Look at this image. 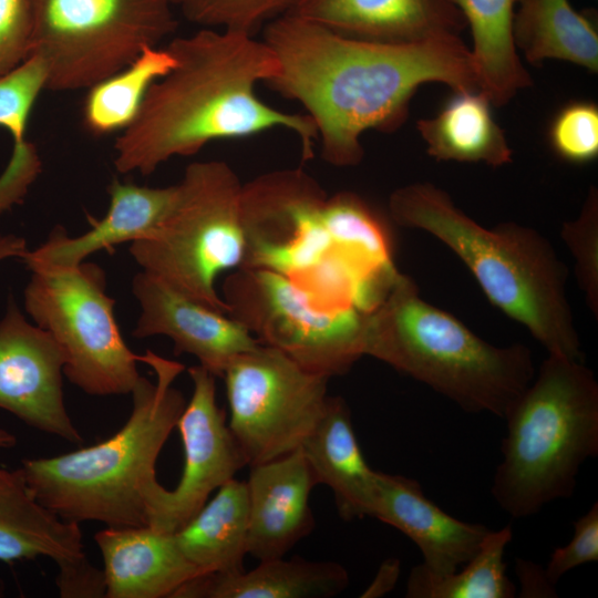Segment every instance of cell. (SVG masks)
Returning <instances> with one entry per match:
<instances>
[{"mask_svg":"<svg viewBox=\"0 0 598 598\" xmlns=\"http://www.w3.org/2000/svg\"><path fill=\"white\" fill-rule=\"evenodd\" d=\"M173 1H174L175 6L176 4L178 6V3L181 2V0H173Z\"/></svg>","mask_w":598,"mask_h":598,"instance_id":"7bdbcfd3","label":"cell"},{"mask_svg":"<svg viewBox=\"0 0 598 598\" xmlns=\"http://www.w3.org/2000/svg\"><path fill=\"white\" fill-rule=\"evenodd\" d=\"M2 592H3V584H2V581L0 580V596L2 595Z\"/></svg>","mask_w":598,"mask_h":598,"instance_id":"b9f144b4","label":"cell"},{"mask_svg":"<svg viewBox=\"0 0 598 598\" xmlns=\"http://www.w3.org/2000/svg\"><path fill=\"white\" fill-rule=\"evenodd\" d=\"M470 27L478 90L493 105H504L533 84L514 44L516 0H452Z\"/></svg>","mask_w":598,"mask_h":598,"instance_id":"4316f807","label":"cell"},{"mask_svg":"<svg viewBox=\"0 0 598 598\" xmlns=\"http://www.w3.org/2000/svg\"><path fill=\"white\" fill-rule=\"evenodd\" d=\"M85 554L79 524L43 506L21 467L0 466V560L48 557L55 564Z\"/></svg>","mask_w":598,"mask_h":598,"instance_id":"603a6c76","label":"cell"},{"mask_svg":"<svg viewBox=\"0 0 598 598\" xmlns=\"http://www.w3.org/2000/svg\"><path fill=\"white\" fill-rule=\"evenodd\" d=\"M301 450L318 485L324 484L332 491L340 516L346 520L368 516L378 471L363 456L351 412L342 398L329 396Z\"/></svg>","mask_w":598,"mask_h":598,"instance_id":"44dd1931","label":"cell"},{"mask_svg":"<svg viewBox=\"0 0 598 598\" xmlns=\"http://www.w3.org/2000/svg\"><path fill=\"white\" fill-rule=\"evenodd\" d=\"M24 309L34 323L61 347L63 374L91 395L131 393L140 373L114 316L115 300L106 293L104 270L92 262L73 267L29 269Z\"/></svg>","mask_w":598,"mask_h":598,"instance_id":"9c48e42d","label":"cell"},{"mask_svg":"<svg viewBox=\"0 0 598 598\" xmlns=\"http://www.w3.org/2000/svg\"><path fill=\"white\" fill-rule=\"evenodd\" d=\"M246 485L247 554L259 561L285 557L315 527L309 498L318 483L301 447L250 465Z\"/></svg>","mask_w":598,"mask_h":598,"instance_id":"e0dca14e","label":"cell"},{"mask_svg":"<svg viewBox=\"0 0 598 598\" xmlns=\"http://www.w3.org/2000/svg\"><path fill=\"white\" fill-rule=\"evenodd\" d=\"M368 516L403 533L420 549L431 573L456 571L478 550L488 533L483 524L460 520L423 493L416 480L377 472Z\"/></svg>","mask_w":598,"mask_h":598,"instance_id":"2e32d148","label":"cell"},{"mask_svg":"<svg viewBox=\"0 0 598 598\" xmlns=\"http://www.w3.org/2000/svg\"><path fill=\"white\" fill-rule=\"evenodd\" d=\"M64 353L55 339L30 323L10 299L0 320V409L43 433L80 444L64 403Z\"/></svg>","mask_w":598,"mask_h":598,"instance_id":"5bb4252c","label":"cell"},{"mask_svg":"<svg viewBox=\"0 0 598 598\" xmlns=\"http://www.w3.org/2000/svg\"><path fill=\"white\" fill-rule=\"evenodd\" d=\"M513 538L511 526L488 530L477 553L461 570L439 575L422 564L411 569L406 581L408 598H513L514 584L506 574L504 560Z\"/></svg>","mask_w":598,"mask_h":598,"instance_id":"f1b7e54d","label":"cell"},{"mask_svg":"<svg viewBox=\"0 0 598 598\" xmlns=\"http://www.w3.org/2000/svg\"><path fill=\"white\" fill-rule=\"evenodd\" d=\"M55 585L62 598H102L106 586L103 569L94 567L85 554L56 564Z\"/></svg>","mask_w":598,"mask_h":598,"instance_id":"74e56055","label":"cell"},{"mask_svg":"<svg viewBox=\"0 0 598 598\" xmlns=\"http://www.w3.org/2000/svg\"><path fill=\"white\" fill-rule=\"evenodd\" d=\"M348 584L346 568L336 561L280 557L261 560L249 571L199 575L173 598H330Z\"/></svg>","mask_w":598,"mask_h":598,"instance_id":"7402d4cb","label":"cell"},{"mask_svg":"<svg viewBox=\"0 0 598 598\" xmlns=\"http://www.w3.org/2000/svg\"><path fill=\"white\" fill-rule=\"evenodd\" d=\"M31 21L28 0H0V75L30 55Z\"/></svg>","mask_w":598,"mask_h":598,"instance_id":"8d00e7d4","label":"cell"},{"mask_svg":"<svg viewBox=\"0 0 598 598\" xmlns=\"http://www.w3.org/2000/svg\"><path fill=\"white\" fill-rule=\"evenodd\" d=\"M140 361L152 368L155 381L140 377L131 392L132 412L115 434L69 453L21 463L37 499L66 522L146 525L144 493L157 482V457L186 405L174 386L185 367L151 350Z\"/></svg>","mask_w":598,"mask_h":598,"instance_id":"277c9868","label":"cell"},{"mask_svg":"<svg viewBox=\"0 0 598 598\" xmlns=\"http://www.w3.org/2000/svg\"><path fill=\"white\" fill-rule=\"evenodd\" d=\"M166 48L175 66L148 90L138 114L114 143L117 172L148 176L176 156H190L218 140L286 128L312 156L317 127L308 114L271 107L256 94L279 70L274 50L252 34L203 28Z\"/></svg>","mask_w":598,"mask_h":598,"instance_id":"7a4b0ae2","label":"cell"},{"mask_svg":"<svg viewBox=\"0 0 598 598\" xmlns=\"http://www.w3.org/2000/svg\"><path fill=\"white\" fill-rule=\"evenodd\" d=\"M288 13L344 37L381 42L457 38L466 28L452 0H296Z\"/></svg>","mask_w":598,"mask_h":598,"instance_id":"ac0fdd59","label":"cell"},{"mask_svg":"<svg viewBox=\"0 0 598 598\" xmlns=\"http://www.w3.org/2000/svg\"><path fill=\"white\" fill-rule=\"evenodd\" d=\"M363 353L404 373L471 413L505 419L536 373L522 343L494 346L452 313L424 300L399 272L363 317Z\"/></svg>","mask_w":598,"mask_h":598,"instance_id":"5b68a950","label":"cell"},{"mask_svg":"<svg viewBox=\"0 0 598 598\" xmlns=\"http://www.w3.org/2000/svg\"><path fill=\"white\" fill-rule=\"evenodd\" d=\"M249 502L246 482L235 477L176 533L184 556L203 574L244 570L247 555Z\"/></svg>","mask_w":598,"mask_h":598,"instance_id":"d4e9b609","label":"cell"},{"mask_svg":"<svg viewBox=\"0 0 598 598\" xmlns=\"http://www.w3.org/2000/svg\"><path fill=\"white\" fill-rule=\"evenodd\" d=\"M400 561L396 558L385 559L378 569L372 582L362 592V598L382 597L393 590L400 576Z\"/></svg>","mask_w":598,"mask_h":598,"instance_id":"ab89813d","label":"cell"},{"mask_svg":"<svg viewBox=\"0 0 598 598\" xmlns=\"http://www.w3.org/2000/svg\"><path fill=\"white\" fill-rule=\"evenodd\" d=\"M175 185L167 187L140 186L113 179L107 187L110 206L102 219H90L91 229L70 237L56 227L48 240L21 258L28 269L40 266L73 267L100 250L135 241L150 233L171 206Z\"/></svg>","mask_w":598,"mask_h":598,"instance_id":"ffe728a7","label":"cell"},{"mask_svg":"<svg viewBox=\"0 0 598 598\" xmlns=\"http://www.w3.org/2000/svg\"><path fill=\"white\" fill-rule=\"evenodd\" d=\"M389 214L399 226L427 233L453 251L486 298L548 354L584 361L567 296L568 268L540 233L514 221L484 227L427 182L393 190Z\"/></svg>","mask_w":598,"mask_h":598,"instance_id":"3957f363","label":"cell"},{"mask_svg":"<svg viewBox=\"0 0 598 598\" xmlns=\"http://www.w3.org/2000/svg\"><path fill=\"white\" fill-rule=\"evenodd\" d=\"M193 394L176 427L184 447V467L174 489L155 482L144 494L146 525L176 533L209 499L210 494L247 465L216 402L215 375L202 365L188 369Z\"/></svg>","mask_w":598,"mask_h":598,"instance_id":"4fadbf2b","label":"cell"},{"mask_svg":"<svg viewBox=\"0 0 598 598\" xmlns=\"http://www.w3.org/2000/svg\"><path fill=\"white\" fill-rule=\"evenodd\" d=\"M171 206L130 254L143 271L186 297L228 315L215 288L217 276L240 268L246 237L243 183L223 161L190 163L175 184Z\"/></svg>","mask_w":598,"mask_h":598,"instance_id":"52a82bcc","label":"cell"},{"mask_svg":"<svg viewBox=\"0 0 598 598\" xmlns=\"http://www.w3.org/2000/svg\"><path fill=\"white\" fill-rule=\"evenodd\" d=\"M555 154L573 164H586L598 156V106L577 100L564 105L548 127Z\"/></svg>","mask_w":598,"mask_h":598,"instance_id":"d6a6232c","label":"cell"},{"mask_svg":"<svg viewBox=\"0 0 598 598\" xmlns=\"http://www.w3.org/2000/svg\"><path fill=\"white\" fill-rule=\"evenodd\" d=\"M492 495L514 518L573 495L598 454V382L584 361L548 354L507 412Z\"/></svg>","mask_w":598,"mask_h":598,"instance_id":"8992f818","label":"cell"},{"mask_svg":"<svg viewBox=\"0 0 598 598\" xmlns=\"http://www.w3.org/2000/svg\"><path fill=\"white\" fill-rule=\"evenodd\" d=\"M17 439L10 431L0 427V450L14 446Z\"/></svg>","mask_w":598,"mask_h":598,"instance_id":"60d3db41","label":"cell"},{"mask_svg":"<svg viewBox=\"0 0 598 598\" xmlns=\"http://www.w3.org/2000/svg\"><path fill=\"white\" fill-rule=\"evenodd\" d=\"M176 64L165 48L147 47L124 69L89 87L83 123L94 135L126 128L136 117L150 87Z\"/></svg>","mask_w":598,"mask_h":598,"instance_id":"83f0119b","label":"cell"},{"mask_svg":"<svg viewBox=\"0 0 598 598\" xmlns=\"http://www.w3.org/2000/svg\"><path fill=\"white\" fill-rule=\"evenodd\" d=\"M262 40L279 62L266 84L306 109L322 158L338 167L361 163L364 132L399 128L423 84L443 83L453 92L478 90L471 50L461 37L371 41L286 13L266 24Z\"/></svg>","mask_w":598,"mask_h":598,"instance_id":"6da1fadb","label":"cell"},{"mask_svg":"<svg viewBox=\"0 0 598 598\" xmlns=\"http://www.w3.org/2000/svg\"><path fill=\"white\" fill-rule=\"evenodd\" d=\"M328 195L302 168L261 174L241 189L246 251L240 268H262L292 281L336 254L321 210Z\"/></svg>","mask_w":598,"mask_h":598,"instance_id":"7c38bea8","label":"cell"},{"mask_svg":"<svg viewBox=\"0 0 598 598\" xmlns=\"http://www.w3.org/2000/svg\"><path fill=\"white\" fill-rule=\"evenodd\" d=\"M492 105L480 90L454 92L436 115L416 123L427 154L436 161L509 164L513 152Z\"/></svg>","mask_w":598,"mask_h":598,"instance_id":"cb8c5ba5","label":"cell"},{"mask_svg":"<svg viewBox=\"0 0 598 598\" xmlns=\"http://www.w3.org/2000/svg\"><path fill=\"white\" fill-rule=\"evenodd\" d=\"M223 295L231 318L309 371L344 374L364 355L365 312L319 306L279 272L238 268L225 279Z\"/></svg>","mask_w":598,"mask_h":598,"instance_id":"30bf717a","label":"cell"},{"mask_svg":"<svg viewBox=\"0 0 598 598\" xmlns=\"http://www.w3.org/2000/svg\"><path fill=\"white\" fill-rule=\"evenodd\" d=\"M512 33L529 63L561 60L598 71L594 14L575 10L569 0H516Z\"/></svg>","mask_w":598,"mask_h":598,"instance_id":"484cf974","label":"cell"},{"mask_svg":"<svg viewBox=\"0 0 598 598\" xmlns=\"http://www.w3.org/2000/svg\"><path fill=\"white\" fill-rule=\"evenodd\" d=\"M47 90L89 89L175 32L173 0H28ZM29 55V56H30Z\"/></svg>","mask_w":598,"mask_h":598,"instance_id":"ba28073f","label":"cell"},{"mask_svg":"<svg viewBox=\"0 0 598 598\" xmlns=\"http://www.w3.org/2000/svg\"><path fill=\"white\" fill-rule=\"evenodd\" d=\"M42 90H47V72L37 56L0 75V126L13 143L25 141L27 124Z\"/></svg>","mask_w":598,"mask_h":598,"instance_id":"836d02e7","label":"cell"},{"mask_svg":"<svg viewBox=\"0 0 598 598\" xmlns=\"http://www.w3.org/2000/svg\"><path fill=\"white\" fill-rule=\"evenodd\" d=\"M321 217L339 254L374 275L391 276L398 272L389 228L359 195L339 192L327 197Z\"/></svg>","mask_w":598,"mask_h":598,"instance_id":"f546056e","label":"cell"},{"mask_svg":"<svg viewBox=\"0 0 598 598\" xmlns=\"http://www.w3.org/2000/svg\"><path fill=\"white\" fill-rule=\"evenodd\" d=\"M296 0H181L183 16L203 28L246 32L286 14Z\"/></svg>","mask_w":598,"mask_h":598,"instance_id":"4dcf8cb0","label":"cell"},{"mask_svg":"<svg viewBox=\"0 0 598 598\" xmlns=\"http://www.w3.org/2000/svg\"><path fill=\"white\" fill-rule=\"evenodd\" d=\"M517 574L522 585L523 597H556L555 585H553L546 574L545 568L527 561L517 560Z\"/></svg>","mask_w":598,"mask_h":598,"instance_id":"f35d334b","label":"cell"},{"mask_svg":"<svg viewBox=\"0 0 598 598\" xmlns=\"http://www.w3.org/2000/svg\"><path fill=\"white\" fill-rule=\"evenodd\" d=\"M574 258L577 283L591 313L598 317V192L591 187L579 216L561 227Z\"/></svg>","mask_w":598,"mask_h":598,"instance_id":"1f68e13d","label":"cell"},{"mask_svg":"<svg viewBox=\"0 0 598 598\" xmlns=\"http://www.w3.org/2000/svg\"><path fill=\"white\" fill-rule=\"evenodd\" d=\"M141 315L135 338L166 336L176 354L194 355L199 365L223 377L238 354L260 342L240 322L176 291L156 277L141 271L132 281Z\"/></svg>","mask_w":598,"mask_h":598,"instance_id":"9a60e30c","label":"cell"},{"mask_svg":"<svg viewBox=\"0 0 598 598\" xmlns=\"http://www.w3.org/2000/svg\"><path fill=\"white\" fill-rule=\"evenodd\" d=\"M41 159L30 142L13 143L7 167L0 175V214L21 204L41 172ZM28 251L23 237L0 233V261L22 258Z\"/></svg>","mask_w":598,"mask_h":598,"instance_id":"e575fe53","label":"cell"},{"mask_svg":"<svg viewBox=\"0 0 598 598\" xmlns=\"http://www.w3.org/2000/svg\"><path fill=\"white\" fill-rule=\"evenodd\" d=\"M94 540L103 560L106 598H173L200 575L179 549L174 533L147 525L106 526Z\"/></svg>","mask_w":598,"mask_h":598,"instance_id":"d6986e66","label":"cell"},{"mask_svg":"<svg viewBox=\"0 0 598 598\" xmlns=\"http://www.w3.org/2000/svg\"><path fill=\"white\" fill-rule=\"evenodd\" d=\"M228 426L247 465L301 447L328 403V380L260 343L235 357L223 377Z\"/></svg>","mask_w":598,"mask_h":598,"instance_id":"8fae6325","label":"cell"},{"mask_svg":"<svg viewBox=\"0 0 598 598\" xmlns=\"http://www.w3.org/2000/svg\"><path fill=\"white\" fill-rule=\"evenodd\" d=\"M573 526L574 535L570 542L551 553L545 568V574L553 585L576 567L598 560V503L595 502Z\"/></svg>","mask_w":598,"mask_h":598,"instance_id":"d590c367","label":"cell"}]
</instances>
